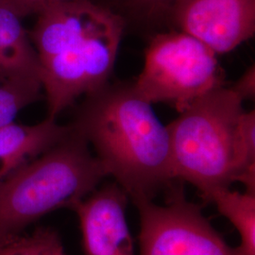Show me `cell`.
Here are the masks:
<instances>
[{"mask_svg":"<svg viewBox=\"0 0 255 255\" xmlns=\"http://www.w3.org/2000/svg\"><path fill=\"white\" fill-rule=\"evenodd\" d=\"M48 118L35 125L12 122L0 128V185L72 131Z\"/></svg>","mask_w":255,"mask_h":255,"instance_id":"9c48e42d","label":"cell"},{"mask_svg":"<svg viewBox=\"0 0 255 255\" xmlns=\"http://www.w3.org/2000/svg\"><path fill=\"white\" fill-rule=\"evenodd\" d=\"M243 103L231 87L222 86L192 102L166 125L174 180L191 183L203 198L233 182L254 181L239 133Z\"/></svg>","mask_w":255,"mask_h":255,"instance_id":"3957f363","label":"cell"},{"mask_svg":"<svg viewBox=\"0 0 255 255\" xmlns=\"http://www.w3.org/2000/svg\"><path fill=\"white\" fill-rule=\"evenodd\" d=\"M213 202L219 213L229 219L240 236L236 248L239 255H255V193L221 188L204 198Z\"/></svg>","mask_w":255,"mask_h":255,"instance_id":"8fae6325","label":"cell"},{"mask_svg":"<svg viewBox=\"0 0 255 255\" xmlns=\"http://www.w3.org/2000/svg\"><path fill=\"white\" fill-rule=\"evenodd\" d=\"M86 97L74 128L133 202L152 200L175 181L167 128L132 84H107Z\"/></svg>","mask_w":255,"mask_h":255,"instance_id":"7a4b0ae2","label":"cell"},{"mask_svg":"<svg viewBox=\"0 0 255 255\" xmlns=\"http://www.w3.org/2000/svg\"><path fill=\"white\" fill-rule=\"evenodd\" d=\"M0 74L40 77L36 50L23 17L4 0H0Z\"/></svg>","mask_w":255,"mask_h":255,"instance_id":"30bf717a","label":"cell"},{"mask_svg":"<svg viewBox=\"0 0 255 255\" xmlns=\"http://www.w3.org/2000/svg\"><path fill=\"white\" fill-rule=\"evenodd\" d=\"M127 193L119 184L96 189L75 207L84 255H135L128 225Z\"/></svg>","mask_w":255,"mask_h":255,"instance_id":"ba28073f","label":"cell"},{"mask_svg":"<svg viewBox=\"0 0 255 255\" xmlns=\"http://www.w3.org/2000/svg\"><path fill=\"white\" fill-rule=\"evenodd\" d=\"M39 76L0 74V128L14 122L19 113L41 99Z\"/></svg>","mask_w":255,"mask_h":255,"instance_id":"7c38bea8","label":"cell"},{"mask_svg":"<svg viewBox=\"0 0 255 255\" xmlns=\"http://www.w3.org/2000/svg\"><path fill=\"white\" fill-rule=\"evenodd\" d=\"M73 127V125H72ZM75 129L0 185V241L47 214L74 207L108 176Z\"/></svg>","mask_w":255,"mask_h":255,"instance_id":"277c9868","label":"cell"},{"mask_svg":"<svg viewBox=\"0 0 255 255\" xmlns=\"http://www.w3.org/2000/svg\"><path fill=\"white\" fill-rule=\"evenodd\" d=\"M243 100L255 99V67L253 64L240 77L234 86L231 87Z\"/></svg>","mask_w":255,"mask_h":255,"instance_id":"2e32d148","label":"cell"},{"mask_svg":"<svg viewBox=\"0 0 255 255\" xmlns=\"http://www.w3.org/2000/svg\"><path fill=\"white\" fill-rule=\"evenodd\" d=\"M15 9L24 18L27 15L37 14L46 7L59 2L77 1V0H4ZM95 1V0H93Z\"/></svg>","mask_w":255,"mask_h":255,"instance_id":"9a60e30c","label":"cell"},{"mask_svg":"<svg viewBox=\"0 0 255 255\" xmlns=\"http://www.w3.org/2000/svg\"><path fill=\"white\" fill-rule=\"evenodd\" d=\"M175 181L164 205L152 200L134 201L140 218V255H239L201 207L185 199L182 185Z\"/></svg>","mask_w":255,"mask_h":255,"instance_id":"8992f818","label":"cell"},{"mask_svg":"<svg viewBox=\"0 0 255 255\" xmlns=\"http://www.w3.org/2000/svg\"><path fill=\"white\" fill-rule=\"evenodd\" d=\"M29 32L48 118L108 84L125 28L122 16L93 0L59 2L37 13Z\"/></svg>","mask_w":255,"mask_h":255,"instance_id":"6da1fadb","label":"cell"},{"mask_svg":"<svg viewBox=\"0 0 255 255\" xmlns=\"http://www.w3.org/2000/svg\"><path fill=\"white\" fill-rule=\"evenodd\" d=\"M128 6L146 18L168 14L174 0H125Z\"/></svg>","mask_w":255,"mask_h":255,"instance_id":"5bb4252c","label":"cell"},{"mask_svg":"<svg viewBox=\"0 0 255 255\" xmlns=\"http://www.w3.org/2000/svg\"><path fill=\"white\" fill-rule=\"evenodd\" d=\"M0 255H66L59 234L49 227H37L31 234H19L0 241Z\"/></svg>","mask_w":255,"mask_h":255,"instance_id":"4fadbf2b","label":"cell"},{"mask_svg":"<svg viewBox=\"0 0 255 255\" xmlns=\"http://www.w3.org/2000/svg\"><path fill=\"white\" fill-rule=\"evenodd\" d=\"M168 14L180 31L216 54L231 52L255 35V0H174Z\"/></svg>","mask_w":255,"mask_h":255,"instance_id":"52a82bcc","label":"cell"},{"mask_svg":"<svg viewBox=\"0 0 255 255\" xmlns=\"http://www.w3.org/2000/svg\"><path fill=\"white\" fill-rule=\"evenodd\" d=\"M209 46L182 31L159 33L146 48L144 67L132 83L148 102L166 103L179 113L224 84V72Z\"/></svg>","mask_w":255,"mask_h":255,"instance_id":"5b68a950","label":"cell"}]
</instances>
